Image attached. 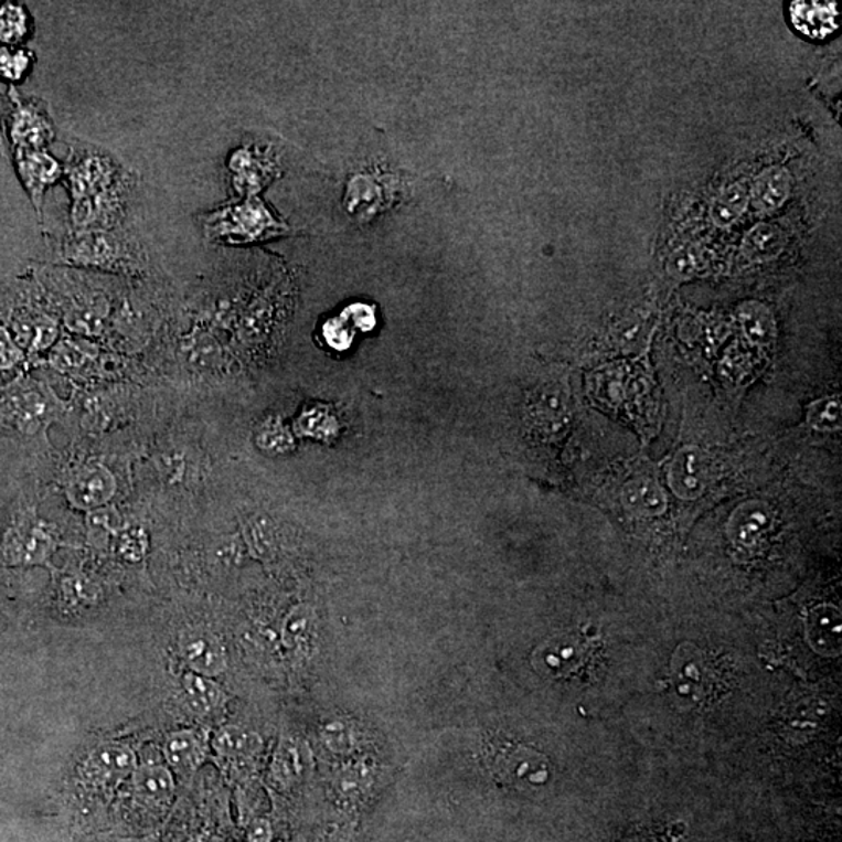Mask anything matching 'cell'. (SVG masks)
<instances>
[{"label": "cell", "mask_w": 842, "mask_h": 842, "mask_svg": "<svg viewBox=\"0 0 842 842\" xmlns=\"http://www.w3.org/2000/svg\"><path fill=\"white\" fill-rule=\"evenodd\" d=\"M173 842H200L198 838L194 836H180L179 840H175Z\"/></svg>", "instance_id": "f35d334b"}, {"label": "cell", "mask_w": 842, "mask_h": 842, "mask_svg": "<svg viewBox=\"0 0 842 842\" xmlns=\"http://www.w3.org/2000/svg\"><path fill=\"white\" fill-rule=\"evenodd\" d=\"M179 649L181 659L188 664L189 671L215 679L224 674L228 668V654L221 638L205 629L184 630L180 636Z\"/></svg>", "instance_id": "30bf717a"}, {"label": "cell", "mask_w": 842, "mask_h": 842, "mask_svg": "<svg viewBox=\"0 0 842 842\" xmlns=\"http://www.w3.org/2000/svg\"><path fill=\"white\" fill-rule=\"evenodd\" d=\"M622 504L638 516L662 515L668 498L662 487L651 479H637L622 490Z\"/></svg>", "instance_id": "d4e9b609"}, {"label": "cell", "mask_w": 842, "mask_h": 842, "mask_svg": "<svg viewBox=\"0 0 842 842\" xmlns=\"http://www.w3.org/2000/svg\"><path fill=\"white\" fill-rule=\"evenodd\" d=\"M697 269V255L691 247H681L668 260V271L679 279L690 278Z\"/></svg>", "instance_id": "e575fe53"}, {"label": "cell", "mask_w": 842, "mask_h": 842, "mask_svg": "<svg viewBox=\"0 0 842 842\" xmlns=\"http://www.w3.org/2000/svg\"><path fill=\"white\" fill-rule=\"evenodd\" d=\"M33 66V54L28 49L0 47V78L7 82H21L28 77Z\"/></svg>", "instance_id": "4dcf8cb0"}, {"label": "cell", "mask_w": 842, "mask_h": 842, "mask_svg": "<svg viewBox=\"0 0 842 842\" xmlns=\"http://www.w3.org/2000/svg\"><path fill=\"white\" fill-rule=\"evenodd\" d=\"M841 414L840 398L829 396L811 404L808 409V423L819 430H840Z\"/></svg>", "instance_id": "1f68e13d"}, {"label": "cell", "mask_w": 842, "mask_h": 842, "mask_svg": "<svg viewBox=\"0 0 842 842\" xmlns=\"http://www.w3.org/2000/svg\"><path fill=\"white\" fill-rule=\"evenodd\" d=\"M199 222L210 243L225 245L266 243L292 233L259 198L233 200L199 215Z\"/></svg>", "instance_id": "3957f363"}, {"label": "cell", "mask_w": 842, "mask_h": 842, "mask_svg": "<svg viewBox=\"0 0 842 842\" xmlns=\"http://www.w3.org/2000/svg\"><path fill=\"white\" fill-rule=\"evenodd\" d=\"M710 460L701 449L683 448L668 468V481L672 492L682 500H697L710 482Z\"/></svg>", "instance_id": "7c38bea8"}, {"label": "cell", "mask_w": 842, "mask_h": 842, "mask_svg": "<svg viewBox=\"0 0 842 842\" xmlns=\"http://www.w3.org/2000/svg\"><path fill=\"white\" fill-rule=\"evenodd\" d=\"M383 177L376 173H358L350 180L345 192V207L359 217H370L386 210L394 202V188L384 183Z\"/></svg>", "instance_id": "e0dca14e"}, {"label": "cell", "mask_w": 842, "mask_h": 842, "mask_svg": "<svg viewBox=\"0 0 842 842\" xmlns=\"http://www.w3.org/2000/svg\"><path fill=\"white\" fill-rule=\"evenodd\" d=\"M147 547H149V542H147L146 532L141 529H127V531L120 532L119 540H117V551H119L120 557L126 558L127 562L142 561L147 554Z\"/></svg>", "instance_id": "836d02e7"}, {"label": "cell", "mask_w": 842, "mask_h": 842, "mask_svg": "<svg viewBox=\"0 0 842 842\" xmlns=\"http://www.w3.org/2000/svg\"><path fill=\"white\" fill-rule=\"evenodd\" d=\"M18 347L11 341L9 332L0 328V369H9L19 361Z\"/></svg>", "instance_id": "8d00e7d4"}, {"label": "cell", "mask_w": 842, "mask_h": 842, "mask_svg": "<svg viewBox=\"0 0 842 842\" xmlns=\"http://www.w3.org/2000/svg\"><path fill=\"white\" fill-rule=\"evenodd\" d=\"M93 356V351L88 347L82 345V342L66 339L56 347L52 361L56 367L64 370V372H75V370L85 367Z\"/></svg>", "instance_id": "d6a6232c"}, {"label": "cell", "mask_w": 842, "mask_h": 842, "mask_svg": "<svg viewBox=\"0 0 842 842\" xmlns=\"http://www.w3.org/2000/svg\"><path fill=\"white\" fill-rule=\"evenodd\" d=\"M6 128L17 150H44L54 141L55 127L45 108L35 102L14 99L3 108Z\"/></svg>", "instance_id": "52a82bcc"}, {"label": "cell", "mask_w": 842, "mask_h": 842, "mask_svg": "<svg viewBox=\"0 0 842 842\" xmlns=\"http://www.w3.org/2000/svg\"><path fill=\"white\" fill-rule=\"evenodd\" d=\"M792 25L811 40H824L840 28V10L834 2H792Z\"/></svg>", "instance_id": "d6986e66"}, {"label": "cell", "mask_w": 842, "mask_h": 842, "mask_svg": "<svg viewBox=\"0 0 842 842\" xmlns=\"http://www.w3.org/2000/svg\"><path fill=\"white\" fill-rule=\"evenodd\" d=\"M791 189V173L787 169L779 166L765 169L749 186V205L758 213H774L787 203Z\"/></svg>", "instance_id": "44dd1931"}, {"label": "cell", "mask_w": 842, "mask_h": 842, "mask_svg": "<svg viewBox=\"0 0 842 842\" xmlns=\"http://www.w3.org/2000/svg\"><path fill=\"white\" fill-rule=\"evenodd\" d=\"M738 316L744 334L750 342L761 345L772 341L776 335V322L772 312L765 305L747 301L739 308Z\"/></svg>", "instance_id": "f546056e"}, {"label": "cell", "mask_w": 842, "mask_h": 842, "mask_svg": "<svg viewBox=\"0 0 842 842\" xmlns=\"http://www.w3.org/2000/svg\"><path fill=\"white\" fill-rule=\"evenodd\" d=\"M487 766L494 779L509 787L539 789L551 780V763L532 747L509 739H493L487 747Z\"/></svg>", "instance_id": "277c9868"}, {"label": "cell", "mask_w": 842, "mask_h": 842, "mask_svg": "<svg viewBox=\"0 0 842 842\" xmlns=\"http://www.w3.org/2000/svg\"><path fill=\"white\" fill-rule=\"evenodd\" d=\"M54 550V539L44 526L22 519L7 531L0 556L7 565H36L44 564Z\"/></svg>", "instance_id": "ba28073f"}, {"label": "cell", "mask_w": 842, "mask_h": 842, "mask_svg": "<svg viewBox=\"0 0 842 842\" xmlns=\"http://www.w3.org/2000/svg\"><path fill=\"white\" fill-rule=\"evenodd\" d=\"M331 842H347V841H335V840H332Z\"/></svg>", "instance_id": "60d3db41"}, {"label": "cell", "mask_w": 842, "mask_h": 842, "mask_svg": "<svg viewBox=\"0 0 842 842\" xmlns=\"http://www.w3.org/2000/svg\"><path fill=\"white\" fill-rule=\"evenodd\" d=\"M264 743L259 734L239 726H222L211 736V750L234 771L251 768L259 760Z\"/></svg>", "instance_id": "8fae6325"}, {"label": "cell", "mask_w": 842, "mask_h": 842, "mask_svg": "<svg viewBox=\"0 0 842 842\" xmlns=\"http://www.w3.org/2000/svg\"><path fill=\"white\" fill-rule=\"evenodd\" d=\"M749 207V186L744 181L728 184L712 205V219L720 228L735 225Z\"/></svg>", "instance_id": "83f0119b"}, {"label": "cell", "mask_w": 842, "mask_h": 842, "mask_svg": "<svg viewBox=\"0 0 842 842\" xmlns=\"http://www.w3.org/2000/svg\"><path fill=\"white\" fill-rule=\"evenodd\" d=\"M44 402L35 392H17L3 399L0 413L7 420L13 422L19 429L30 433L41 425L44 418Z\"/></svg>", "instance_id": "484cf974"}, {"label": "cell", "mask_w": 842, "mask_h": 842, "mask_svg": "<svg viewBox=\"0 0 842 842\" xmlns=\"http://www.w3.org/2000/svg\"><path fill=\"white\" fill-rule=\"evenodd\" d=\"M315 611L308 606H298L289 611L283 622L281 640L290 654L308 656L316 640Z\"/></svg>", "instance_id": "603a6c76"}, {"label": "cell", "mask_w": 842, "mask_h": 842, "mask_svg": "<svg viewBox=\"0 0 842 842\" xmlns=\"http://www.w3.org/2000/svg\"><path fill=\"white\" fill-rule=\"evenodd\" d=\"M309 769V750L292 736H283L271 757L269 779L278 789L296 787Z\"/></svg>", "instance_id": "ac0fdd59"}, {"label": "cell", "mask_w": 842, "mask_h": 842, "mask_svg": "<svg viewBox=\"0 0 842 842\" xmlns=\"http://www.w3.org/2000/svg\"><path fill=\"white\" fill-rule=\"evenodd\" d=\"M211 753L210 732L202 727L173 731L162 744V758L173 776L189 777L202 768Z\"/></svg>", "instance_id": "9c48e42d"}, {"label": "cell", "mask_w": 842, "mask_h": 842, "mask_svg": "<svg viewBox=\"0 0 842 842\" xmlns=\"http://www.w3.org/2000/svg\"><path fill=\"white\" fill-rule=\"evenodd\" d=\"M113 842H146V841H143V840H117V841H113Z\"/></svg>", "instance_id": "ab89813d"}, {"label": "cell", "mask_w": 842, "mask_h": 842, "mask_svg": "<svg viewBox=\"0 0 842 842\" xmlns=\"http://www.w3.org/2000/svg\"><path fill=\"white\" fill-rule=\"evenodd\" d=\"M89 524L93 529L107 532V534H120L122 532V519L115 509H96L89 516Z\"/></svg>", "instance_id": "d590c367"}, {"label": "cell", "mask_w": 842, "mask_h": 842, "mask_svg": "<svg viewBox=\"0 0 842 842\" xmlns=\"http://www.w3.org/2000/svg\"><path fill=\"white\" fill-rule=\"evenodd\" d=\"M70 194V232H100L126 226L138 177L115 157L75 143L64 164Z\"/></svg>", "instance_id": "6da1fadb"}, {"label": "cell", "mask_w": 842, "mask_h": 842, "mask_svg": "<svg viewBox=\"0 0 842 842\" xmlns=\"http://www.w3.org/2000/svg\"><path fill=\"white\" fill-rule=\"evenodd\" d=\"M131 791L141 806L164 811L175 796V776L166 763H139L130 777Z\"/></svg>", "instance_id": "4fadbf2b"}, {"label": "cell", "mask_w": 842, "mask_h": 842, "mask_svg": "<svg viewBox=\"0 0 842 842\" xmlns=\"http://www.w3.org/2000/svg\"><path fill=\"white\" fill-rule=\"evenodd\" d=\"M17 168L30 199L40 213L44 192L64 177V164L47 150H14Z\"/></svg>", "instance_id": "5bb4252c"}, {"label": "cell", "mask_w": 842, "mask_h": 842, "mask_svg": "<svg viewBox=\"0 0 842 842\" xmlns=\"http://www.w3.org/2000/svg\"><path fill=\"white\" fill-rule=\"evenodd\" d=\"M319 736L324 750H328L332 757L342 758V760L358 757L362 742H364L356 724L351 723L345 717H334V720L327 721L320 727Z\"/></svg>", "instance_id": "cb8c5ba5"}, {"label": "cell", "mask_w": 842, "mask_h": 842, "mask_svg": "<svg viewBox=\"0 0 842 842\" xmlns=\"http://www.w3.org/2000/svg\"><path fill=\"white\" fill-rule=\"evenodd\" d=\"M181 690L191 712L206 720L221 715L228 702L225 690L215 682V679L200 675L198 672L189 671L183 675Z\"/></svg>", "instance_id": "ffe728a7"}, {"label": "cell", "mask_w": 842, "mask_h": 842, "mask_svg": "<svg viewBox=\"0 0 842 842\" xmlns=\"http://www.w3.org/2000/svg\"><path fill=\"white\" fill-rule=\"evenodd\" d=\"M139 761L135 750L127 744L105 742L94 747L82 765V779L90 787L115 788L130 780Z\"/></svg>", "instance_id": "8992f818"}, {"label": "cell", "mask_w": 842, "mask_h": 842, "mask_svg": "<svg viewBox=\"0 0 842 842\" xmlns=\"http://www.w3.org/2000/svg\"><path fill=\"white\" fill-rule=\"evenodd\" d=\"M772 521V509L766 502L747 501L732 515L728 532L735 542L754 545L768 534Z\"/></svg>", "instance_id": "7402d4cb"}, {"label": "cell", "mask_w": 842, "mask_h": 842, "mask_svg": "<svg viewBox=\"0 0 842 842\" xmlns=\"http://www.w3.org/2000/svg\"><path fill=\"white\" fill-rule=\"evenodd\" d=\"M274 840V830L269 821L258 819L253 822L247 833V842H271Z\"/></svg>", "instance_id": "74e56055"}, {"label": "cell", "mask_w": 842, "mask_h": 842, "mask_svg": "<svg viewBox=\"0 0 842 842\" xmlns=\"http://www.w3.org/2000/svg\"><path fill=\"white\" fill-rule=\"evenodd\" d=\"M33 32V21L28 9L21 3H0V44L18 47L25 43Z\"/></svg>", "instance_id": "f1b7e54d"}, {"label": "cell", "mask_w": 842, "mask_h": 842, "mask_svg": "<svg viewBox=\"0 0 842 842\" xmlns=\"http://www.w3.org/2000/svg\"><path fill=\"white\" fill-rule=\"evenodd\" d=\"M230 183L241 199L258 198L263 189L281 177V168L270 147L241 146L226 161Z\"/></svg>", "instance_id": "5b68a950"}, {"label": "cell", "mask_w": 842, "mask_h": 842, "mask_svg": "<svg viewBox=\"0 0 842 842\" xmlns=\"http://www.w3.org/2000/svg\"><path fill=\"white\" fill-rule=\"evenodd\" d=\"M116 493V481L100 463H89L72 476L67 498L78 509H100Z\"/></svg>", "instance_id": "9a60e30c"}, {"label": "cell", "mask_w": 842, "mask_h": 842, "mask_svg": "<svg viewBox=\"0 0 842 842\" xmlns=\"http://www.w3.org/2000/svg\"><path fill=\"white\" fill-rule=\"evenodd\" d=\"M56 260L82 269L142 274L149 267L146 247L130 230L70 232L56 241Z\"/></svg>", "instance_id": "7a4b0ae2"}, {"label": "cell", "mask_w": 842, "mask_h": 842, "mask_svg": "<svg viewBox=\"0 0 842 842\" xmlns=\"http://www.w3.org/2000/svg\"><path fill=\"white\" fill-rule=\"evenodd\" d=\"M787 245V234L779 225L771 222H760L747 233L744 239V252L753 260H769L779 256Z\"/></svg>", "instance_id": "4316f807"}, {"label": "cell", "mask_w": 842, "mask_h": 842, "mask_svg": "<svg viewBox=\"0 0 842 842\" xmlns=\"http://www.w3.org/2000/svg\"><path fill=\"white\" fill-rule=\"evenodd\" d=\"M376 781V766L367 758L353 757L332 777V791L339 802L356 807L372 796Z\"/></svg>", "instance_id": "2e32d148"}]
</instances>
